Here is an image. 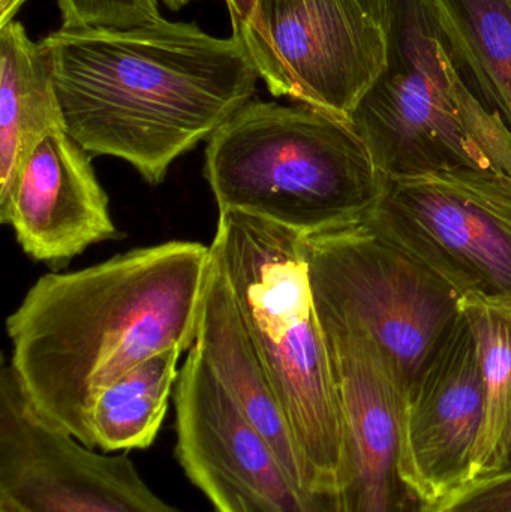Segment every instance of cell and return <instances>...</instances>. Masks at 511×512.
<instances>
[{"label": "cell", "instance_id": "1", "mask_svg": "<svg viewBox=\"0 0 511 512\" xmlns=\"http://www.w3.org/2000/svg\"><path fill=\"white\" fill-rule=\"evenodd\" d=\"M212 267L210 246L167 242L39 277L6 319L33 405L95 448L96 396L153 355L194 346Z\"/></svg>", "mask_w": 511, "mask_h": 512}, {"label": "cell", "instance_id": "2", "mask_svg": "<svg viewBox=\"0 0 511 512\" xmlns=\"http://www.w3.org/2000/svg\"><path fill=\"white\" fill-rule=\"evenodd\" d=\"M41 45L65 131L153 186L254 101L260 80L236 35L216 38L162 17L134 27H60Z\"/></svg>", "mask_w": 511, "mask_h": 512}, {"label": "cell", "instance_id": "3", "mask_svg": "<svg viewBox=\"0 0 511 512\" xmlns=\"http://www.w3.org/2000/svg\"><path fill=\"white\" fill-rule=\"evenodd\" d=\"M210 249L290 421L315 495L336 501L345 478L344 412L305 237L246 213L221 212Z\"/></svg>", "mask_w": 511, "mask_h": 512}, {"label": "cell", "instance_id": "4", "mask_svg": "<svg viewBox=\"0 0 511 512\" xmlns=\"http://www.w3.org/2000/svg\"><path fill=\"white\" fill-rule=\"evenodd\" d=\"M204 176L221 212L303 237L371 218L387 177L350 120L251 101L207 141Z\"/></svg>", "mask_w": 511, "mask_h": 512}, {"label": "cell", "instance_id": "5", "mask_svg": "<svg viewBox=\"0 0 511 512\" xmlns=\"http://www.w3.org/2000/svg\"><path fill=\"white\" fill-rule=\"evenodd\" d=\"M389 39V66L351 116L381 173L511 177L510 126L468 83L425 0H395Z\"/></svg>", "mask_w": 511, "mask_h": 512}, {"label": "cell", "instance_id": "6", "mask_svg": "<svg viewBox=\"0 0 511 512\" xmlns=\"http://www.w3.org/2000/svg\"><path fill=\"white\" fill-rule=\"evenodd\" d=\"M318 313L359 322L395 361L407 394L461 316V298L374 218L305 237Z\"/></svg>", "mask_w": 511, "mask_h": 512}, {"label": "cell", "instance_id": "7", "mask_svg": "<svg viewBox=\"0 0 511 512\" xmlns=\"http://www.w3.org/2000/svg\"><path fill=\"white\" fill-rule=\"evenodd\" d=\"M372 218L461 301L511 304V177L470 168L390 177Z\"/></svg>", "mask_w": 511, "mask_h": 512}, {"label": "cell", "instance_id": "8", "mask_svg": "<svg viewBox=\"0 0 511 512\" xmlns=\"http://www.w3.org/2000/svg\"><path fill=\"white\" fill-rule=\"evenodd\" d=\"M233 35L273 96L350 122L389 66V32L357 0H257Z\"/></svg>", "mask_w": 511, "mask_h": 512}, {"label": "cell", "instance_id": "9", "mask_svg": "<svg viewBox=\"0 0 511 512\" xmlns=\"http://www.w3.org/2000/svg\"><path fill=\"white\" fill-rule=\"evenodd\" d=\"M33 405L11 364L0 373V507L12 512H180L125 454L96 453Z\"/></svg>", "mask_w": 511, "mask_h": 512}, {"label": "cell", "instance_id": "10", "mask_svg": "<svg viewBox=\"0 0 511 512\" xmlns=\"http://www.w3.org/2000/svg\"><path fill=\"white\" fill-rule=\"evenodd\" d=\"M176 457L216 512H338L305 492L194 348L176 393Z\"/></svg>", "mask_w": 511, "mask_h": 512}, {"label": "cell", "instance_id": "11", "mask_svg": "<svg viewBox=\"0 0 511 512\" xmlns=\"http://www.w3.org/2000/svg\"><path fill=\"white\" fill-rule=\"evenodd\" d=\"M318 313V312H317ZM338 381L345 478L338 512H423L401 475L407 385L380 343L354 319L318 313Z\"/></svg>", "mask_w": 511, "mask_h": 512}, {"label": "cell", "instance_id": "12", "mask_svg": "<svg viewBox=\"0 0 511 512\" xmlns=\"http://www.w3.org/2000/svg\"><path fill=\"white\" fill-rule=\"evenodd\" d=\"M483 414L479 342L462 310L407 394L401 475L423 505L434 507L470 480Z\"/></svg>", "mask_w": 511, "mask_h": 512}, {"label": "cell", "instance_id": "13", "mask_svg": "<svg viewBox=\"0 0 511 512\" xmlns=\"http://www.w3.org/2000/svg\"><path fill=\"white\" fill-rule=\"evenodd\" d=\"M87 153L65 128L48 132L27 156L0 222L24 254L59 268L90 246L119 239L110 200Z\"/></svg>", "mask_w": 511, "mask_h": 512}, {"label": "cell", "instance_id": "14", "mask_svg": "<svg viewBox=\"0 0 511 512\" xmlns=\"http://www.w3.org/2000/svg\"><path fill=\"white\" fill-rule=\"evenodd\" d=\"M192 348L212 370L243 417L269 442L291 478L305 492L318 496L312 489L290 421L215 259Z\"/></svg>", "mask_w": 511, "mask_h": 512}, {"label": "cell", "instance_id": "15", "mask_svg": "<svg viewBox=\"0 0 511 512\" xmlns=\"http://www.w3.org/2000/svg\"><path fill=\"white\" fill-rule=\"evenodd\" d=\"M65 128L50 60L20 21L0 29V203L36 144Z\"/></svg>", "mask_w": 511, "mask_h": 512}, {"label": "cell", "instance_id": "16", "mask_svg": "<svg viewBox=\"0 0 511 512\" xmlns=\"http://www.w3.org/2000/svg\"><path fill=\"white\" fill-rule=\"evenodd\" d=\"M468 83L511 129V0H425Z\"/></svg>", "mask_w": 511, "mask_h": 512}, {"label": "cell", "instance_id": "17", "mask_svg": "<svg viewBox=\"0 0 511 512\" xmlns=\"http://www.w3.org/2000/svg\"><path fill=\"white\" fill-rule=\"evenodd\" d=\"M182 348L168 349L111 382L93 400L90 430L105 453L143 450L155 442L179 379Z\"/></svg>", "mask_w": 511, "mask_h": 512}, {"label": "cell", "instance_id": "18", "mask_svg": "<svg viewBox=\"0 0 511 512\" xmlns=\"http://www.w3.org/2000/svg\"><path fill=\"white\" fill-rule=\"evenodd\" d=\"M479 342L485 414L470 480L497 474L503 466L511 423V304L461 301Z\"/></svg>", "mask_w": 511, "mask_h": 512}, {"label": "cell", "instance_id": "19", "mask_svg": "<svg viewBox=\"0 0 511 512\" xmlns=\"http://www.w3.org/2000/svg\"><path fill=\"white\" fill-rule=\"evenodd\" d=\"M62 27H134L161 18L158 0H56Z\"/></svg>", "mask_w": 511, "mask_h": 512}, {"label": "cell", "instance_id": "20", "mask_svg": "<svg viewBox=\"0 0 511 512\" xmlns=\"http://www.w3.org/2000/svg\"><path fill=\"white\" fill-rule=\"evenodd\" d=\"M429 512H511V469L461 484Z\"/></svg>", "mask_w": 511, "mask_h": 512}, {"label": "cell", "instance_id": "21", "mask_svg": "<svg viewBox=\"0 0 511 512\" xmlns=\"http://www.w3.org/2000/svg\"><path fill=\"white\" fill-rule=\"evenodd\" d=\"M369 14L374 15L384 27L387 32L390 30V24H392L393 17V5L395 0H357Z\"/></svg>", "mask_w": 511, "mask_h": 512}, {"label": "cell", "instance_id": "22", "mask_svg": "<svg viewBox=\"0 0 511 512\" xmlns=\"http://www.w3.org/2000/svg\"><path fill=\"white\" fill-rule=\"evenodd\" d=\"M257 0H225L231 17V27L245 26L251 18Z\"/></svg>", "mask_w": 511, "mask_h": 512}, {"label": "cell", "instance_id": "23", "mask_svg": "<svg viewBox=\"0 0 511 512\" xmlns=\"http://www.w3.org/2000/svg\"><path fill=\"white\" fill-rule=\"evenodd\" d=\"M24 3L26 0H0V29L15 21V15Z\"/></svg>", "mask_w": 511, "mask_h": 512}, {"label": "cell", "instance_id": "24", "mask_svg": "<svg viewBox=\"0 0 511 512\" xmlns=\"http://www.w3.org/2000/svg\"><path fill=\"white\" fill-rule=\"evenodd\" d=\"M511 469V423L509 429V436H507L506 451H504L503 466H501L500 472L510 471Z\"/></svg>", "mask_w": 511, "mask_h": 512}, {"label": "cell", "instance_id": "25", "mask_svg": "<svg viewBox=\"0 0 511 512\" xmlns=\"http://www.w3.org/2000/svg\"><path fill=\"white\" fill-rule=\"evenodd\" d=\"M161 2L164 3L167 8H170L171 11H179L180 8L188 5L192 0H161Z\"/></svg>", "mask_w": 511, "mask_h": 512}, {"label": "cell", "instance_id": "26", "mask_svg": "<svg viewBox=\"0 0 511 512\" xmlns=\"http://www.w3.org/2000/svg\"><path fill=\"white\" fill-rule=\"evenodd\" d=\"M0 512H12L11 510H6V508L0 507Z\"/></svg>", "mask_w": 511, "mask_h": 512}, {"label": "cell", "instance_id": "27", "mask_svg": "<svg viewBox=\"0 0 511 512\" xmlns=\"http://www.w3.org/2000/svg\"><path fill=\"white\" fill-rule=\"evenodd\" d=\"M429 508H431V507H429ZM429 508H426V510H425V511H423V512H429Z\"/></svg>", "mask_w": 511, "mask_h": 512}]
</instances>
